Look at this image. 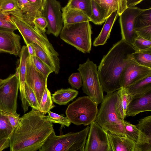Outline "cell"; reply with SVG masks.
<instances>
[{"label": "cell", "mask_w": 151, "mask_h": 151, "mask_svg": "<svg viewBox=\"0 0 151 151\" xmlns=\"http://www.w3.org/2000/svg\"><path fill=\"white\" fill-rule=\"evenodd\" d=\"M54 131L52 124L39 110L32 109L20 117L9 138L10 151H37Z\"/></svg>", "instance_id": "1"}, {"label": "cell", "mask_w": 151, "mask_h": 151, "mask_svg": "<svg viewBox=\"0 0 151 151\" xmlns=\"http://www.w3.org/2000/svg\"><path fill=\"white\" fill-rule=\"evenodd\" d=\"M136 51L132 45L121 39L114 44L103 56L98 71L104 91L111 93L121 88L123 72L129 61L130 55Z\"/></svg>", "instance_id": "2"}, {"label": "cell", "mask_w": 151, "mask_h": 151, "mask_svg": "<svg viewBox=\"0 0 151 151\" xmlns=\"http://www.w3.org/2000/svg\"><path fill=\"white\" fill-rule=\"evenodd\" d=\"M119 99L117 91L107 93L101 103L95 121L107 132L126 137L124 120L121 118L116 110Z\"/></svg>", "instance_id": "3"}, {"label": "cell", "mask_w": 151, "mask_h": 151, "mask_svg": "<svg viewBox=\"0 0 151 151\" xmlns=\"http://www.w3.org/2000/svg\"><path fill=\"white\" fill-rule=\"evenodd\" d=\"M89 126L80 131L58 136L54 130L39 151H84Z\"/></svg>", "instance_id": "4"}, {"label": "cell", "mask_w": 151, "mask_h": 151, "mask_svg": "<svg viewBox=\"0 0 151 151\" xmlns=\"http://www.w3.org/2000/svg\"><path fill=\"white\" fill-rule=\"evenodd\" d=\"M11 20L16 26L27 45L34 43L40 47L58 65L60 66L59 54L49 42L45 33L23 20L12 15Z\"/></svg>", "instance_id": "5"}, {"label": "cell", "mask_w": 151, "mask_h": 151, "mask_svg": "<svg viewBox=\"0 0 151 151\" xmlns=\"http://www.w3.org/2000/svg\"><path fill=\"white\" fill-rule=\"evenodd\" d=\"M92 34L89 22H85L63 25L59 35L64 42L85 53L91 51Z\"/></svg>", "instance_id": "6"}, {"label": "cell", "mask_w": 151, "mask_h": 151, "mask_svg": "<svg viewBox=\"0 0 151 151\" xmlns=\"http://www.w3.org/2000/svg\"><path fill=\"white\" fill-rule=\"evenodd\" d=\"M98 105L88 96L78 97L68 106L65 114L71 123L87 126L95 121Z\"/></svg>", "instance_id": "7"}, {"label": "cell", "mask_w": 151, "mask_h": 151, "mask_svg": "<svg viewBox=\"0 0 151 151\" xmlns=\"http://www.w3.org/2000/svg\"><path fill=\"white\" fill-rule=\"evenodd\" d=\"M77 70L81 76L83 92L97 105L101 103L104 99V91L96 64L88 58L85 62L79 65Z\"/></svg>", "instance_id": "8"}, {"label": "cell", "mask_w": 151, "mask_h": 151, "mask_svg": "<svg viewBox=\"0 0 151 151\" xmlns=\"http://www.w3.org/2000/svg\"><path fill=\"white\" fill-rule=\"evenodd\" d=\"M19 84L15 73L10 74L0 86V111L17 113Z\"/></svg>", "instance_id": "9"}, {"label": "cell", "mask_w": 151, "mask_h": 151, "mask_svg": "<svg viewBox=\"0 0 151 151\" xmlns=\"http://www.w3.org/2000/svg\"><path fill=\"white\" fill-rule=\"evenodd\" d=\"M60 3L56 0H43L42 17L47 23L46 33L56 37L59 35L63 27Z\"/></svg>", "instance_id": "10"}, {"label": "cell", "mask_w": 151, "mask_h": 151, "mask_svg": "<svg viewBox=\"0 0 151 151\" xmlns=\"http://www.w3.org/2000/svg\"><path fill=\"white\" fill-rule=\"evenodd\" d=\"M88 135L84 151H112L108 132L95 121L90 124Z\"/></svg>", "instance_id": "11"}, {"label": "cell", "mask_w": 151, "mask_h": 151, "mask_svg": "<svg viewBox=\"0 0 151 151\" xmlns=\"http://www.w3.org/2000/svg\"><path fill=\"white\" fill-rule=\"evenodd\" d=\"M18 9L5 14L16 16L34 25V19L41 17L43 0H17Z\"/></svg>", "instance_id": "12"}, {"label": "cell", "mask_w": 151, "mask_h": 151, "mask_svg": "<svg viewBox=\"0 0 151 151\" xmlns=\"http://www.w3.org/2000/svg\"><path fill=\"white\" fill-rule=\"evenodd\" d=\"M47 78L36 68L32 57H29L27 63L25 83L34 92L39 105L45 90L47 88Z\"/></svg>", "instance_id": "13"}, {"label": "cell", "mask_w": 151, "mask_h": 151, "mask_svg": "<svg viewBox=\"0 0 151 151\" xmlns=\"http://www.w3.org/2000/svg\"><path fill=\"white\" fill-rule=\"evenodd\" d=\"M142 10L135 6L128 7L119 16L122 39L132 45L138 36L134 30V21Z\"/></svg>", "instance_id": "14"}, {"label": "cell", "mask_w": 151, "mask_h": 151, "mask_svg": "<svg viewBox=\"0 0 151 151\" xmlns=\"http://www.w3.org/2000/svg\"><path fill=\"white\" fill-rule=\"evenodd\" d=\"M129 57V61L124 68L121 78V88H125L151 75V68L139 65Z\"/></svg>", "instance_id": "15"}, {"label": "cell", "mask_w": 151, "mask_h": 151, "mask_svg": "<svg viewBox=\"0 0 151 151\" xmlns=\"http://www.w3.org/2000/svg\"><path fill=\"white\" fill-rule=\"evenodd\" d=\"M19 56L20 58L19 64L16 69L15 73L18 80L22 106L25 113L28 111L29 106L25 93L27 63L29 57L26 45H24L21 47Z\"/></svg>", "instance_id": "16"}, {"label": "cell", "mask_w": 151, "mask_h": 151, "mask_svg": "<svg viewBox=\"0 0 151 151\" xmlns=\"http://www.w3.org/2000/svg\"><path fill=\"white\" fill-rule=\"evenodd\" d=\"M20 36L14 32L0 30V52L19 56L21 48Z\"/></svg>", "instance_id": "17"}, {"label": "cell", "mask_w": 151, "mask_h": 151, "mask_svg": "<svg viewBox=\"0 0 151 151\" xmlns=\"http://www.w3.org/2000/svg\"><path fill=\"white\" fill-rule=\"evenodd\" d=\"M148 111H151V91L133 98L127 106L126 115L133 117Z\"/></svg>", "instance_id": "18"}, {"label": "cell", "mask_w": 151, "mask_h": 151, "mask_svg": "<svg viewBox=\"0 0 151 151\" xmlns=\"http://www.w3.org/2000/svg\"><path fill=\"white\" fill-rule=\"evenodd\" d=\"M103 12L106 19L113 12L117 11L120 16L128 8L127 0H95Z\"/></svg>", "instance_id": "19"}, {"label": "cell", "mask_w": 151, "mask_h": 151, "mask_svg": "<svg viewBox=\"0 0 151 151\" xmlns=\"http://www.w3.org/2000/svg\"><path fill=\"white\" fill-rule=\"evenodd\" d=\"M61 11L63 25L91 21L89 18L82 11L66 5L61 8Z\"/></svg>", "instance_id": "20"}, {"label": "cell", "mask_w": 151, "mask_h": 151, "mask_svg": "<svg viewBox=\"0 0 151 151\" xmlns=\"http://www.w3.org/2000/svg\"><path fill=\"white\" fill-rule=\"evenodd\" d=\"M124 88L132 98L145 94L151 91V75Z\"/></svg>", "instance_id": "21"}, {"label": "cell", "mask_w": 151, "mask_h": 151, "mask_svg": "<svg viewBox=\"0 0 151 151\" xmlns=\"http://www.w3.org/2000/svg\"><path fill=\"white\" fill-rule=\"evenodd\" d=\"M112 151H134L135 143L127 137L119 136L108 132Z\"/></svg>", "instance_id": "22"}, {"label": "cell", "mask_w": 151, "mask_h": 151, "mask_svg": "<svg viewBox=\"0 0 151 151\" xmlns=\"http://www.w3.org/2000/svg\"><path fill=\"white\" fill-rule=\"evenodd\" d=\"M118 16L117 11H116L106 19L100 33L93 42L94 46L103 45L106 42L109 38L113 26Z\"/></svg>", "instance_id": "23"}, {"label": "cell", "mask_w": 151, "mask_h": 151, "mask_svg": "<svg viewBox=\"0 0 151 151\" xmlns=\"http://www.w3.org/2000/svg\"><path fill=\"white\" fill-rule=\"evenodd\" d=\"M136 126L139 131L136 144H151V116L140 119Z\"/></svg>", "instance_id": "24"}, {"label": "cell", "mask_w": 151, "mask_h": 151, "mask_svg": "<svg viewBox=\"0 0 151 151\" xmlns=\"http://www.w3.org/2000/svg\"><path fill=\"white\" fill-rule=\"evenodd\" d=\"M78 93L76 90L70 88H62L52 94L53 102L59 105H65L76 97Z\"/></svg>", "instance_id": "25"}, {"label": "cell", "mask_w": 151, "mask_h": 151, "mask_svg": "<svg viewBox=\"0 0 151 151\" xmlns=\"http://www.w3.org/2000/svg\"><path fill=\"white\" fill-rule=\"evenodd\" d=\"M119 99L116 106L117 112L121 118L124 120L126 115L127 106L132 99L124 88H121L117 91Z\"/></svg>", "instance_id": "26"}, {"label": "cell", "mask_w": 151, "mask_h": 151, "mask_svg": "<svg viewBox=\"0 0 151 151\" xmlns=\"http://www.w3.org/2000/svg\"><path fill=\"white\" fill-rule=\"evenodd\" d=\"M32 44L34 47L35 56L50 67L56 74H58L60 66L57 65L38 45L34 43Z\"/></svg>", "instance_id": "27"}, {"label": "cell", "mask_w": 151, "mask_h": 151, "mask_svg": "<svg viewBox=\"0 0 151 151\" xmlns=\"http://www.w3.org/2000/svg\"><path fill=\"white\" fill-rule=\"evenodd\" d=\"M151 25V8L142 9L134 21V30Z\"/></svg>", "instance_id": "28"}, {"label": "cell", "mask_w": 151, "mask_h": 151, "mask_svg": "<svg viewBox=\"0 0 151 151\" xmlns=\"http://www.w3.org/2000/svg\"><path fill=\"white\" fill-rule=\"evenodd\" d=\"M130 57L139 65L151 68V49L136 51Z\"/></svg>", "instance_id": "29"}, {"label": "cell", "mask_w": 151, "mask_h": 151, "mask_svg": "<svg viewBox=\"0 0 151 151\" xmlns=\"http://www.w3.org/2000/svg\"><path fill=\"white\" fill-rule=\"evenodd\" d=\"M67 5L82 11L89 18L91 13V0H69Z\"/></svg>", "instance_id": "30"}, {"label": "cell", "mask_w": 151, "mask_h": 151, "mask_svg": "<svg viewBox=\"0 0 151 151\" xmlns=\"http://www.w3.org/2000/svg\"><path fill=\"white\" fill-rule=\"evenodd\" d=\"M91 13L89 17L91 22L96 25L102 24L105 20L102 10L95 0H91Z\"/></svg>", "instance_id": "31"}, {"label": "cell", "mask_w": 151, "mask_h": 151, "mask_svg": "<svg viewBox=\"0 0 151 151\" xmlns=\"http://www.w3.org/2000/svg\"><path fill=\"white\" fill-rule=\"evenodd\" d=\"M55 106L52 100L50 92L48 88H47L43 93L38 110L45 115Z\"/></svg>", "instance_id": "32"}, {"label": "cell", "mask_w": 151, "mask_h": 151, "mask_svg": "<svg viewBox=\"0 0 151 151\" xmlns=\"http://www.w3.org/2000/svg\"><path fill=\"white\" fill-rule=\"evenodd\" d=\"M13 130L7 118L0 111V140L10 137Z\"/></svg>", "instance_id": "33"}, {"label": "cell", "mask_w": 151, "mask_h": 151, "mask_svg": "<svg viewBox=\"0 0 151 151\" xmlns=\"http://www.w3.org/2000/svg\"><path fill=\"white\" fill-rule=\"evenodd\" d=\"M47 113L48 114L46 116V117L48 120L52 123L60 124L62 128L65 126L68 127L71 124V122L69 119L66 117H64L63 115H60L50 111Z\"/></svg>", "instance_id": "34"}, {"label": "cell", "mask_w": 151, "mask_h": 151, "mask_svg": "<svg viewBox=\"0 0 151 151\" xmlns=\"http://www.w3.org/2000/svg\"><path fill=\"white\" fill-rule=\"evenodd\" d=\"M124 124L126 137L136 144L139 135V130L136 126L124 120Z\"/></svg>", "instance_id": "35"}, {"label": "cell", "mask_w": 151, "mask_h": 151, "mask_svg": "<svg viewBox=\"0 0 151 151\" xmlns=\"http://www.w3.org/2000/svg\"><path fill=\"white\" fill-rule=\"evenodd\" d=\"M25 93L26 100L29 106L32 109L38 110L39 105L36 96L32 88L26 83Z\"/></svg>", "instance_id": "36"}, {"label": "cell", "mask_w": 151, "mask_h": 151, "mask_svg": "<svg viewBox=\"0 0 151 151\" xmlns=\"http://www.w3.org/2000/svg\"><path fill=\"white\" fill-rule=\"evenodd\" d=\"M17 28L11 20L10 15L0 14V30L14 32Z\"/></svg>", "instance_id": "37"}, {"label": "cell", "mask_w": 151, "mask_h": 151, "mask_svg": "<svg viewBox=\"0 0 151 151\" xmlns=\"http://www.w3.org/2000/svg\"><path fill=\"white\" fill-rule=\"evenodd\" d=\"M17 0H0V14H4L18 9Z\"/></svg>", "instance_id": "38"}, {"label": "cell", "mask_w": 151, "mask_h": 151, "mask_svg": "<svg viewBox=\"0 0 151 151\" xmlns=\"http://www.w3.org/2000/svg\"><path fill=\"white\" fill-rule=\"evenodd\" d=\"M31 57L35 67L43 74L48 77L50 73L53 72L50 67L36 56H34Z\"/></svg>", "instance_id": "39"}, {"label": "cell", "mask_w": 151, "mask_h": 151, "mask_svg": "<svg viewBox=\"0 0 151 151\" xmlns=\"http://www.w3.org/2000/svg\"><path fill=\"white\" fill-rule=\"evenodd\" d=\"M132 45L136 51L151 49V41L138 36Z\"/></svg>", "instance_id": "40"}, {"label": "cell", "mask_w": 151, "mask_h": 151, "mask_svg": "<svg viewBox=\"0 0 151 151\" xmlns=\"http://www.w3.org/2000/svg\"><path fill=\"white\" fill-rule=\"evenodd\" d=\"M68 81L72 87L77 89H79L82 86V78L79 72L72 73L68 78Z\"/></svg>", "instance_id": "41"}, {"label": "cell", "mask_w": 151, "mask_h": 151, "mask_svg": "<svg viewBox=\"0 0 151 151\" xmlns=\"http://www.w3.org/2000/svg\"><path fill=\"white\" fill-rule=\"evenodd\" d=\"M2 114L7 118L13 129L15 128L19 123L20 117V115L17 113L11 114L1 111Z\"/></svg>", "instance_id": "42"}, {"label": "cell", "mask_w": 151, "mask_h": 151, "mask_svg": "<svg viewBox=\"0 0 151 151\" xmlns=\"http://www.w3.org/2000/svg\"><path fill=\"white\" fill-rule=\"evenodd\" d=\"M34 26L44 33L46 31L47 23L46 19L43 17H40L35 18L33 21Z\"/></svg>", "instance_id": "43"}, {"label": "cell", "mask_w": 151, "mask_h": 151, "mask_svg": "<svg viewBox=\"0 0 151 151\" xmlns=\"http://www.w3.org/2000/svg\"><path fill=\"white\" fill-rule=\"evenodd\" d=\"M138 36L151 41V25L135 30Z\"/></svg>", "instance_id": "44"}, {"label": "cell", "mask_w": 151, "mask_h": 151, "mask_svg": "<svg viewBox=\"0 0 151 151\" xmlns=\"http://www.w3.org/2000/svg\"><path fill=\"white\" fill-rule=\"evenodd\" d=\"M134 151H151V144H136Z\"/></svg>", "instance_id": "45"}, {"label": "cell", "mask_w": 151, "mask_h": 151, "mask_svg": "<svg viewBox=\"0 0 151 151\" xmlns=\"http://www.w3.org/2000/svg\"><path fill=\"white\" fill-rule=\"evenodd\" d=\"M9 147L8 138L2 139L0 140V151H3Z\"/></svg>", "instance_id": "46"}, {"label": "cell", "mask_w": 151, "mask_h": 151, "mask_svg": "<svg viewBox=\"0 0 151 151\" xmlns=\"http://www.w3.org/2000/svg\"><path fill=\"white\" fill-rule=\"evenodd\" d=\"M128 8L134 7L143 0H127Z\"/></svg>", "instance_id": "47"}, {"label": "cell", "mask_w": 151, "mask_h": 151, "mask_svg": "<svg viewBox=\"0 0 151 151\" xmlns=\"http://www.w3.org/2000/svg\"><path fill=\"white\" fill-rule=\"evenodd\" d=\"M29 57H32L35 56V51L32 43L26 45Z\"/></svg>", "instance_id": "48"}, {"label": "cell", "mask_w": 151, "mask_h": 151, "mask_svg": "<svg viewBox=\"0 0 151 151\" xmlns=\"http://www.w3.org/2000/svg\"><path fill=\"white\" fill-rule=\"evenodd\" d=\"M7 80V78L5 79H0V86L3 84Z\"/></svg>", "instance_id": "49"}]
</instances>
